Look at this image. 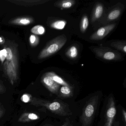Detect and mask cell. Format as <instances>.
<instances>
[{
  "instance_id": "obj_1",
  "label": "cell",
  "mask_w": 126,
  "mask_h": 126,
  "mask_svg": "<svg viewBox=\"0 0 126 126\" xmlns=\"http://www.w3.org/2000/svg\"><path fill=\"white\" fill-rule=\"evenodd\" d=\"M67 41V37L64 34L57 37L50 41L41 51L38 55V59H43L56 53L64 46Z\"/></svg>"
},
{
  "instance_id": "obj_2",
  "label": "cell",
  "mask_w": 126,
  "mask_h": 126,
  "mask_svg": "<svg viewBox=\"0 0 126 126\" xmlns=\"http://www.w3.org/2000/svg\"><path fill=\"white\" fill-rule=\"evenodd\" d=\"M3 69L6 75L13 85L17 81L19 77L18 53L15 54L11 61H5L3 63Z\"/></svg>"
},
{
  "instance_id": "obj_3",
  "label": "cell",
  "mask_w": 126,
  "mask_h": 126,
  "mask_svg": "<svg viewBox=\"0 0 126 126\" xmlns=\"http://www.w3.org/2000/svg\"><path fill=\"white\" fill-rule=\"evenodd\" d=\"M93 51L98 57L105 60H117L121 58L119 53L109 48H94Z\"/></svg>"
},
{
  "instance_id": "obj_4",
  "label": "cell",
  "mask_w": 126,
  "mask_h": 126,
  "mask_svg": "<svg viewBox=\"0 0 126 126\" xmlns=\"http://www.w3.org/2000/svg\"><path fill=\"white\" fill-rule=\"evenodd\" d=\"M115 26V24H111L100 28L91 35L90 39L91 40L102 39L113 30Z\"/></svg>"
},
{
  "instance_id": "obj_5",
  "label": "cell",
  "mask_w": 126,
  "mask_h": 126,
  "mask_svg": "<svg viewBox=\"0 0 126 126\" xmlns=\"http://www.w3.org/2000/svg\"><path fill=\"white\" fill-rule=\"evenodd\" d=\"M8 2L17 5L23 6H33L45 3L47 0H7Z\"/></svg>"
},
{
  "instance_id": "obj_6",
  "label": "cell",
  "mask_w": 126,
  "mask_h": 126,
  "mask_svg": "<svg viewBox=\"0 0 126 126\" xmlns=\"http://www.w3.org/2000/svg\"><path fill=\"white\" fill-rule=\"evenodd\" d=\"M41 81L43 84L52 92H56L59 87V84L53 81L48 72L42 76Z\"/></svg>"
},
{
  "instance_id": "obj_7",
  "label": "cell",
  "mask_w": 126,
  "mask_h": 126,
  "mask_svg": "<svg viewBox=\"0 0 126 126\" xmlns=\"http://www.w3.org/2000/svg\"><path fill=\"white\" fill-rule=\"evenodd\" d=\"M34 22L33 18L31 17L24 16L17 17L11 20L9 22L10 25L19 26H27Z\"/></svg>"
},
{
  "instance_id": "obj_8",
  "label": "cell",
  "mask_w": 126,
  "mask_h": 126,
  "mask_svg": "<svg viewBox=\"0 0 126 126\" xmlns=\"http://www.w3.org/2000/svg\"><path fill=\"white\" fill-rule=\"evenodd\" d=\"M39 116L33 112H25L23 113L18 119V121L21 123H26L38 120Z\"/></svg>"
},
{
  "instance_id": "obj_9",
  "label": "cell",
  "mask_w": 126,
  "mask_h": 126,
  "mask_svg": "<svg viewBox=\"0 0 126 126\" xmlns=\"http://www.w3.org/2000/svg\"><path fill=\"white\" fill-rule=\"evenodd\" d=\"M103 6L102 4L98 3L96 5L92 15V22H94L100 18L103 14Z\"/></svg>"
},
{
  "instance_id": "obj_10",
  "label": "cell",
  "mask_w": 126,
  "mask_h": 126,
  "mask_svg": "<svg viewBox=\"0 0 126 126\" xmlns=\"http://www.w3.org/2000/svg\"><path fill=\"white\" fill-rule=\"evenodd\" d=\"M75 3V1L74 0H64L57 2L55 3V5L61 9H65L71 8Z\"/></svg>"
},
{
  "instance_id": "obj_11",
  "label": "cell",
  "mask_w": 126,
  "mask_h": 126,
  "mask_svg": "<svg viewBox=\"0 0 126 126\" xmlns=\"http://www.w3.org/2000/svg\"><path fill=\"white\" fill-rule=\"evenodd\" d=\"M78 49L76 46H71L65 53L66 56L71 59H76L78 56Z\"/></svg>"
},
{
  "instance_id": "obj_12",
  "label": "cell",
  "mask_w": 126,
  "mask_h": 126,
  "mask_svg": "<svg viewBox=\"0 0 126 126\" xmlns=\"http://www.w3.org/2000/svg\"><path fill=\"white\" fill-rule=\"evenodd\" d=\"M67 25V22L65 20H57L53 22L51 24L50 26L52 28L58 30H62Z\"/></svg>"
},
{
  "instance_id": "obj_13",
  "label": "cell",
  "mask_w": 126,
  "mask_h": 126,
  "mask_svg": "<svg viewBox=\"0 0 126 126\" xmlns=\"http://www.w3.org/2000/svg\"><path fill=\"white\" fill-rule=\"evenodd\" d=\"M110 45L117 50L121 51L125 53H126V46L125 42H113L111 43Z\"/></svg>"
},
{
  "instance_id": "obj_14",
  "label": "cell",
  "mask_w": 126,
  "mask_h": 126,
  "mask_svg": "<svg viewBox=\"0 0 126 126\" xmlns=\"http://www.w3.org/2000/svg\"><path fill=\"white\" fill-rule=\"evenodd\" d=\"M31 32L34 35H43L45 33V28L42 26L38 25L33 27L31 29Z\"/></svg>"
},
{
  "instance_id": "obj_15",
  "label": "cell",
  "mask_w": 126,
  "mask_h": 126,
  "mask_svg": "<svg viewBox=\"0 0 126 126\" xmlns=\"http://www.w3.org/2000/svg\"><path fill=\"white\" fill-rule=\"evenodd\" d=\"M48 73L53 81L57 84L62 85L64 86H67V84L61 77L57 76L55 73L53 72H49Z\"/></svg>"
},
{
  "instance_id": "obj_16",
  "label": "cell",
  "mask_w": 126,
  "mask_h": 126,
  "mask_svg": "<svg viewBox=\"0 0 126 126\" xmlns=\"http://www.w3.org/2000/svg\"><path fill=\"white\" fill-rule=\"evenodd\" d=\"M89 25V20L86 15L82 17L80 23V30L82 33H84L86 31L88 28Z\"/></svg>"
},
{
  "instance_id": "obj_17",
  "label": "cell",
  "mask_w": 126,
  "mask_h": 126,
  "mask_svg": "<svg viewBox=\"0 0 126 126\" xmlns=\"http://www.w3.org/2000/svg\"><path fill=\"white\" fill-rule=\"evenodd\" d=\"M121 14V11L119 9H115L111 11L108 16V20H113L119 17Z\"/></svg>"
},
{
  "instance_id": "obj_18",
  "label": "cell",
  "mask_w": 126,
  "mask_h": 126,
  "mask_svg": "<svg viewBox=\"0 0 126 126\" xmlns=\"http://www.w3.org/2000/svg\"><path fill=\"white\" fill-rule=\"evenodd\" d=\"M29 41L30 45L32 47H36L39 44V38L37 35L31 34L29 37Z\"/></svg>"
},
{
  "instance_id": "obj_19",
  "label": "cell",
  "mask_w": 126,
  "mask_h": 126,
  "mask_svg": "<svg viewBox=\"0 0 126 126\" xmlns=\"http://www.w3.org/2000/svg\"><path fill=\"white\" fill-rule=\"evenodd\" d=\"M94 112V108L92 105H89L87 106L85 110V114L87 117H91Z\"/></svg>"
},
{
  "instance_id": "obj_20",
  "label": "cell",
  "mask_w": 126,
  "mask_h": 126,
  "mask_svg": "<svg viewBox=\"0 0 126 126\" xmlns=\"http://www.w3.org/2000/svg\"><path fill=\"white\" fill-rule=\"evenodd\" d=\"M48 108L51 110L54 111L58 110L60 107V105L59 102H54L48 105Z\"/></svg>"
},
{
  "instance_id": "obj_21",
  "label": "cell",
  "mask_w": 126,
  "mask_h": 126,
  "mask_svg": "<svg viewBox=\"0 0 126 126\" xmlns=\"http://www.w3.org/2000/svg\"><path fill=\"white\" fill-rule=\"evenodd\" d=\"M32 96L31 95L28 94H25L22 96L21 98V100L25 103L29 102L31 100Z\"/></svg>"
},
{
  "instance_id": "obj_22",
  "label": "cell",
  "mask_w": 126,
  "mask_h": 126,
  "mask_svg": "<svg viewBox=\"0 0 126 126\" xmlns=\"http://www.w3.org/2000/svg\"><path fill=\"white\" fill-rule=\"evenodd\" d=\"M116 110L114 108H110L107 112V115L109 118H113L115 115Z\"/></svg>"
},
{
  "instance_id": "obj_23",
  "label": "cell",
  "mask_w": 126,
  "mask_h": 126,
  "mask_svg": "<svg viewBox=\"0 0 126 126\" xmlns=\"http://www.w3.org/2000/svg\"><path fill=\"white\" fill-rule=\"evenodd\" d=\"M60 91H61V92L62 93L64 94H66V95L69 94L71 92L70 90V88L68 87H67V86H63V87H62L61 88Z\"/></svg>"
},
{
  "instance_id": "obj_24",
  "label": "cell",
  "mask_w": 126,
  "mask_h": 126,
  "mask_svg": "<svg viewBox=\"0 0 126 126\" xmlns=\"http://www.w3.org/2000/svg\"><path fill=\"white\" fill-rule=\"evenodd\" d=\"M6 91L5 87L0 83V94H3Z\"/></svg>"
},
{
  "instance_id": "obj_25",
  "label": "cell",
  "mask_w": 126,
  "mask_h": 126,
  "mask_svg": "<svg viewBox=\"0 0 126 126\" xmlns=\"http://www.w3.org/2000/svg\"><path fill=\"white\" fill-rule=\"evenodd\" d=\"M5 112V110L4 108L0 105V118L2 117Z\"/></svg>"
},
{
  "instance_id": "obj_26",
  "label": "cell",
  "mask_w": 126,
  "mask_h": 126,
  "mask_svg": "<svg viewBox=\"0 0 126 126\" xmlns=\"http://www.w3.org/2000/svg\"><path fill=\"white\" fill-rule=\"evenodd\" d=\"M4 39L0 37V44H3L4 43Z\"/></svg>"
},
{
  "instance_id": "obj_27",
  "label": "cell",
  "mask_w": 126,
  "mask_h": 126,
  "mask_svg": "<svg viewBox=\"0 0 126 126\" xmlns=\"http://www.w3.org/2000/svg\"><path fill=\"white\" fill-rule=\"evenodd\" d=\"M0 61L1 62V51L0 50Z\"/></svg>"
}]
</instances>
